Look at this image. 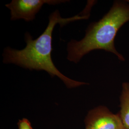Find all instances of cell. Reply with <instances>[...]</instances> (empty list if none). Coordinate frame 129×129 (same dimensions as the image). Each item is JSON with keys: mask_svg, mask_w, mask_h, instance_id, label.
<instances>
[{"mask_svg": "<svg viewBox=\"0 0 129 129\" xmlns=\"http://www.w3.org/2000/svg\"><path fill=\"white\" fill-rule=\"evenodd\" d=\"M90 12L84 9L80 13L69 18H62L58 10L55 11L49 16V22L45 30L37 38L34 39L28 32L24 34L26 46L21 50L10 47L5 48L3 54V63L16 64L31 71H45L51 77H57L68 88H77L88 83L78 81L65 76L56 68L52 58V34L56 24L61 27L71 22L88 19Z\"/></svg>", "mask_w": 129, "mask_h": 129, "instance_id": "obj_1", "label": "cell"}, {"mask_svg": "<svg viewBox=\"0 0 129 129\" xmlns=\"http://www.w3.org/2000/svg\"><path fill=\"white\" fill-rule=\"evenodd\" d=\"M129 21V4L126 1H115L102 18L90 23L83 38L71 40L68 43L67 59L77 64L84 55L95 50L111 53L121 61L124 56L117 50L115 39L119 30Z\"/></svg>", "mask_w": 129, "mask_h": 129, "instance_id": "obj_2", "label": "cell"}, {"mask_svg": "<svg viewBox=\"0 0 129 129\" xmlns=\"http://www.w3.org/2000/svg\"><path fill=\"white\" fill-rule=\"evenodd\" d=\"M85 129H126L119 113L100 105L88 111L84 120Z\"/></svg>", "mask_w": 129, "mask_h": 129, "instance_id": "obj_3", "label": "cell"}, {"mask_svg": "<svg viewBox=\"0 0 129 129\" xmlns=\"http://www.w3.org/2000/svg\"><path fill=\"white\" fill-rule=\"evenodd\" d=\"M69 2L64 0H13L5 6L10 10L11 20L22 19L26 22L33 21L45 4L58 5Z\"/></svg>", "mask_w": 129, "mask_h": 129, "instance_id": "obj_4", "label": "cell"}, {"mask_svg": "<svg viewBox=\"0 0 129 129\" xmlns=\"http://www.w3.org/2000/svg\"><path fill=\"white\" fill-rule=\"evenodd\" d=\"M118 113L126 129H129V82L122 84Z\"/></svg>", "mask_w": 129, "mask_h": 129, "instance_id": "obj_5", "label": "cell"}, {"mask_svg": "<svg viewBox=\"0 0 129 129\" xmlns=\"http://www.w3.org/2000/svg\"><path fill=\"white\" fill-rule=\"evenodd\" d=\"M19 129H34L29 120L26 118H23L18 122Z\"/></svg>", "mask_w": 129, "mask_h": 129, "instance_id": "obj_6", "label": "cell"}, {"mask_svg": "<svg viewBox=\"0 0 129 129\" xmlns=\"http://www.w3.org/2000/svg\"><path fill=\"white\" fill-rule=\"evenodd\" d=\"M126 1L127 2V3L129 4V0H127V1Z\"/></svg>", "mask_w": 129, "mask_h": 129, "instance_id": "obj_7", "label": "cell"}]
</instances>
